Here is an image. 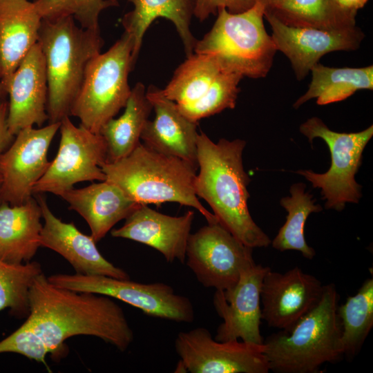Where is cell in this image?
Masks as SVG:
<instances>
[{"label":"cell","instance_id":"6da1fadb","mask_svg":"<svg viewBox=\"0 0 373 373\" xmlns=\"http://www.w3.org/2000/svg\"><path fill=\"white\" fill-rule=\"evenodd\" d=\"M26 321L56 361L67 355L64 342L74 336L99 338L121 352L126 350L134 338L122 308L113 298L58 287L44 273L30 287Z\"/></svg>","mask_w":373,"mask_h":373},{"label":"cell","instance_id":"7a4b0ae2","mask_svg":"<svg viewBox=\"0 0 373 373\" xmlns=\"http://www.w3.org/2000/svg\"><path fill=\"white\" fill-rule=\"evenodd\" d=\"M245 145L240 139L213 142L204 133H198L200 171L194 180L195 193L209 204L218 222L243 244L252 249L267 247L271 241L254 221L247 205L251 180L242 162Z\"/></svg>","mask_w":373,"mask_h":373},{"label":"cell","instance_id":"3957f363","mask_svg":"<svg viewBox=\"0 0 373 373\" xmlns=\"http://www.w3.org/2000/svg\"><path fill=\"white\" fill-rule=\"evenodd\" d=\"M101 168L106 181L140 204L177 202L198 210L208 223H216L195 193L196 169L178 157L155 151L140 143L129 155Z\"/></svg>","mask_w":373,"mask_h":373},{"label":"cell","instance_id":"277c9868","mask_svg":"<svg viewBox=\"0 0 373 373\" xmlns=\"http://www.w3.org/2000/svg\"><path fill=\"white\" fill-rule=\"evenodd\" d=\"M38 44L44 54L47 82L48 124L70 116L86 67L101 52L100 29H86L70 17L43 19Z\"/></svg>","mask_w":373,"mask_h":373},{"label":"cell","instance_id":"5b68a950","mask_svg":"<svg viewBox=\"0 0 373 373\" xmlns=\"http://www.w3.org/2000/svg\"><path fill=\"white\" fill-rule=\"evenodd\" d=\"M339 296L334 284L324 285L321 299L289 330L263 342L269 369L278 373H314L343 355L338 316Z\"/></svg>","mask_w":373,"mask_h":373},{"label":"cell","instance_id":"8992f818","mask_svg":"<svg viewBox=\"0 0 373 373\" xmlns=\"http://www.w3.org/2000/svg\"><path fill=\"white\" fill-rule=\"evenodd\" d=\"M265 9L258 1L239 13L220 8L211 29L197 40L193 52L215 55L224 71L265 77L277 50L265 28Z\"/></svg>","mask_w":373,"mask_h":373},{"label":"cell","instance_id":"52a82bcc","mask_svg":"<svg viewBox=\"0 0 373 373\" xmlns=\"http://www.w3.org/2000/svg\"><path fill=\"white\" fill-rule=\"evenodd\" d=\"M134 43L126 32L105 52L93 57L86 67L70 116L95 133L124 108L131 92L128 75L135 62Z\"/></svg>","mask_w":373,"mask_h":373},{"label":"cell","instance_id":"ba28073f","mask_svg":"<svg viewBox=\"0 0 373 373\" xmlns=\"http://www.w3.org/2000/svg\"><path fill=\"white\" fill-rule=\"evenodd\" d=\"M299 130L310 143L316 137L326 143L331 165L323 173L311 170L296 173L305 178L314 188L321 189L327 209L342 211L347 202L358 203L361 186L356 182L355 175L361 164L363 152L373 135V126L360 132L338 133L330 130L321 119L313 117L303 123Z\"/></svg>","mask_w":373,"mask_h":373},{"label":"cell","instance_id":"9c48e42d","mask_svg":"<svg viewBox=\"0 0 373 373\" xmlns=\"http://www.w3.org/2000/svg\"><path fill=\"white\" fill-rule=\"evenodd\" d=\"M60 287L106 295L131 305L148 316L179 323H192L194 307L186 296L163 283H141L101 275L57 274L48 277Z\"/></svg>","mask_w":373,"mask_h":373},{"label":"cell","instance_id":"30bf717a","mask_svg":"<svg viewBox=\"0 0 373 373\" xmlns=\"http://www.w3.org/2000/svg\"><path fill=\"white\" fill-rule=\"evenodd\" d=\"M60 142L57 153L44 175L36 182L32 193H51L60 195L85 181H104L101 166L106 162L107 146L99 133L75 126L69 117L60 122Z\"/></svg>","mask_w":373,"mask_h":373},{"label":"cell","instance_id":"8fae6325","mask_svg":"<svg viewBox=\"0 0 373 373\" xmlns=\"http://www.w3.org/2000/svg\"><path fill=\"white\" fill-rule=\"evenodd\" d=\"M252 249L219 222L208 223L189 235L185 262L204 287L224 290L255 263Z\"/></svg>","mask_w":373,"mask_h":373},{"label":"cell","instance_id":"7c38bea8","mask_svg":"<svg viewBox=\"0 0 373 373\" xmlns=\"http://www.w3.org/2000/svg\"><path fill=\"white\" fill-rule=\"evenodd\" d=\"M175 349L191 373H267L269 371L263 344L238 340L218 341L204 327L178 333Z\"/></svg>","mask_w":373,"mask_h":373},{"label":"cell","instance_id":"4fadbf2b","mask_svg":"<svg viewBox=\"0 0 373 373\" xmlns=\"http://www.w3.org/2000/svg\"><path fill=\"white\" fill-rule=\"evenodd\" d=\"M60 122L21 130L0 154V204H21L32 198V188L50 162L48 151Z\"/></svg>","mask_w":373,"mask_h":373},{"label":"cell","instance_id":"5bb4252c","mask_svg":"<svg viewBox=\"0 0 373 373\" xmlns=\"http://www.w3.org/2000/svg\"><path fill=\"white\" fill-rule=\"evenodd\" d=\"M269 269L254 263L242 271L233 287L216 290L213 306L223 320L217 329L216 341L241 339L247 343L263 344L260 329V293L264 276Z\"/></svg>","mask_w":373,"mask_h":373},{"label":"cell","instance_id":"9a60e30c","mask_svg":"<svg viewBox=\"0 0 373 373\" xmlns=\"http://www.w3.org/2000/svg\"><path fill=\"white\" fill-rule=\"evenodd\" d=\"M264 17L271 28V36L276 50L289 59L298 81L305 78L325 55L334 51L355 50L365 37L356 26L327 30L287 26L265 10Z\"/></svg>","mask_w":373,"mask_h":373},{"label":"cell","instance_id":"2e32d148","mask_svg":"<svg viewBox=\"0 0 373 373\" xmlns=\"http://www.w3.org/2000/svg\"><path fill=\"white\" fill-rule=\"evenodd\" d=\"M323 287L318 278L298 267L283 274L269 268L261 288L262 319L269 327L289 330L318 303Z\"/></svg>","mask_w":373,"mask_h":373},{"label":"cell","instance_id":"e0dca14e","mask_svg":"<svg viewBox=\"0 0 373 373\" xmlns=\"http://www.w3.org/2000/svg\"><path fill=\"white\" fill-rule=\"evenodd\" d=\"M37 200L44 220L41 232V247L61 255L70 264L76 274L130 279L124 269L115 266L102 255L91 236L81 232L73 222H64L56 217L41 193L37 194Z\"/></svg>","mask_w":373,"mask_h":373},{"label":"cell","instance_id":"ac0fdd59","mask_svg":"<svg viewBox=\"0 0 373 373\" xmlns=\"http://www.w3.org/2000/svg\"><path fill=\"white\" fill-rule=\"evenodd\" d=\"M8 95L7 127L14 137L25 128L41 126L48 120L46 63L38 43L15 71Z\"/></svg>","mask_w":373,"mask_h":373},{"label":"cell","instance_id":"d6986e66","mask_svg":"<svg viewBox=\"0 0 373 373\" xmlns=\"http://www.w3.org/2000/svg\"><path fill=\"white\" fill-rule=\"evenodd\" d=\"M193 219L191 210L181 216H171L142 204L120 228L111 230V233L113 237L129 239L156 249L168 262L178 260L184 264Z\"/></svg>","mask_w":373,"mask_h":373},{"label":"cell","instance_id":"ffe728a7","mask_svg":"<svg viewBox=\"0 0 373 373\" xmlns=\"http://www.w3.org/2000/svg\"><path fill=\"white\" fill-rule=\"evenodd\" d=\"M146 94L155 117L144 125L140 137L144 144L158 153L182 159L197 169V122L186 117L175 102L161 93L160 88L151 86Z\"/></svg>","mask_w":373,"mask_h":373},{"label":"cell","instance_id":"44dd1931","mask_svg":"<svg viewBox=\"0 0 373 373\" xmlns=\"http://www.w3.org/2000/svg\"><path fill=\"white\" fill-rule=\"evenodd\" d=\"M41 21L33 1L0 0V85L5 97L15 71L38 41Z\"/></svg>","mask_w":373,"mask_h":373},{"label":"cell","instance_id":"7402d4cb","mask_svg":"<svg viewBox=\"0 0 373 373\" xmlns=\"http://www.w3.org/2000/svg\"><path fill=\"white\" fill-rule=\"evenodd\" d=\"M59 196L68 203L69 209L75 211L86 220L96 242L142 205L106 180L84 188L73 187Z\"/></svg>","mask_w":373,"mask_h":373},{"label":"cell","instance_id":"603a6c76","mask_svg":"<svg viewBox=\"0 0 373 373\" xmlns=\"http://www.w3.org/2000/svg\"><path fill=\"white\" fill-rule=\"evenodd\" d=\"M41 210L32 197L19 205L0 204V259L9 263L30 262L41 247Z\"/></svg>","mask_w":373,"mask_h":373},{"label":"cell","instance_id":"cb8c5ba5","mask_svg":"<svg viewBox=\"0 0 373 373\" xmlns=\"http://www.w3.org/2000/svg\"><path fill=\"white\" fill-rule=\"evenodd\" d=\"M119 1L121 0H118ZM133 8L126 13L121 23L133 39V57L136 62L144 35L153 21L159 17L171 21L184 45L186 57L193 53L197 39L191 32L190 25L196 0H124Z\"/></svg>","mask_w":373,"mask_h":373},{"label":"cell","instance_id":"d4e9b609","mask_svg":"<svg viewBox=\"0 0 373 373\" xmlns=\"http://www.w3.org/2000/svg\"><path fill=\"white\" fill-rule=\"evenodd\" d=\"M144 85L137 83L132 88L123 114L108 121L99 134L107 146L106 162H113L129 155L141 142L140 137L153 109Z\"/></svg>","mask_w":373,"mask_h":373},{"label":"cell","instance_id":"484cf974","mask_svg":"<svg viewBox=\"0 0 373 373\" xmlns=\"http://www.w3.org/2000/svg\"><path fill=\"white\" fill-rule=\"evenodd\" d=\"M312 80L306 93L294 102L298 108L312 99L318 105L343 101L358 90H373V66L334 68L319 62L311 69Z\"/></svg>","mask_w":373,"mask_h":373},{"label":"cell","instance_id":"4316f807","mask_svg":"<svg viewBox=\"0 0 373 373\" xmlns=\"http://www.w3.org/2000/svg\"><path fill=\"white\" fill-rule=\"evenodd\" d=\"M265 10L289 26L327 30L356 26V12L345 10L336 0H279Z\"/></svg>","mask_w":373,"mask_h":373},{"label":"cell","instance_id":"83f0119b","mask_svg":"<svg viewBox=\"0 0 373 373\" xmlns=\"http://www.w3.org/2000/svg\"><path fill=\"white\" fill-rule=\"evenodd\" d=\"M221 71L222 66L215 55L193 52L177 68L160 92L177 104L191 103L205 93Z\"/></svg>","mask_w":373,"mask_h":373},{"label":"cell","instance_id":"f1b7e54d","mask_svg":"<svg viewBox=\"0 0 373 373\" xmlns=\"http://www.w3.org/2000/svg\"><path fill=\"white\" fill-rule=\"evenodd\" d=\"M305 189V184H294L290 188L291 196L280 200V205L285 209L287 215L285 224L271 243L277 250H296L305 258L312 260L316 251L305 240V226L310 213L321 211L322 207L314 204L316 200Z\"/></svg>","mask_w":373,"mask_h":373},{"label":"cell","instance_id":"f546056e","mask_svg":"<svg viewBox=\"0 0 373 373\" xmlns=\"http://www.w3.org/2000/svg\"><path fill=\"white\" fill-rule=\"evenodd\" d=\"M337 313L343 355L352 357L358 353L373 327L372 274L354 295L338 305Z\"/></svg>","mask_w":373,"mask_h":373},{"label":"cell","instance_id":"4dcf8cb0","mask_svg":"<svg viewBox=\"0 0 373 373\" xmlns=\"http://www.w3.org/2000/svg\"><path fill=\"white\" fill-rule=\"evenodd\" d=\"M42 273L36 261L12 264L0 259V312L8 308L12 316L27 318L30 287Z\"/></svg>","mask_w":373,"mask_h":373},{"label":"cell","instance_id":"1f68e13d","mask_svg":"<svg viewBox=\"0 0 373 373\" xmlns=\"http://www.w3.org/2000/svg\"><path fill=\"white\" fill-rule=\"evenodd\" d=\"M244 77L237 73L221 71L205 93L187 104H177L180 111L189 119L197 122L204 117L235 108L240 80Z\"/></svg>","mask_w":373,"mask_h":373},{"label":"cell","instance_id":"d6a6232c","mask_svg":"<svg viewBox=\"0 0 373 373\" xmlns=\"http://www.w3.org/2000/svg\"><path fill=\"white\" fill-rule=\"evenodd\" d=\"M33 3L43 19L72 17L86 29H98L100 14L119 6L118 0H34Z\"/></svg>","mask_w":373,"mask_h":373},{"label":"cell","instance_id":"836d02e7","mask_svg":"<svg viewBox=\"0 0 373 373\" xmlns=\"http://www.w3.org/2000/svg\"><path fill=\"white\" fill-rule=\"evenodd\" d=\"M6 352L21 354L29 359L44 363L49 370L46 361L48 351L27 321L0 341V354Z\"/></svg>","mask_w":373,"mask_h":373},{"label":"cell","instance_id":"e575fe53","mask_svg":"<svg viewBox=\"0 0 373 373\" xmlns=\"http://www.w3.org/2000/svg\"><path fill=\"white\" fill-rule=\"evenodd\" d=\"M256 1V0H196L194 17L203 21L210 15H216L222 8L231 13H239L252 7Z\"/></svg>","mask_w":373,"mask_h":373},{"label":"cell","instance_id":"d590c367","mask_svg":"<svg viewBox=\"0 0 373 373\" xmlns=\"http://www.w3.org/2000/svg\"><path fill=\"white\" fill-rule=\"evenodd\" d=\"M8 108V102L6 100L0 102V154L10 145L15 137L9 133L7 127ZM1 181L0 175V185Z\"/></svg>","mask_w":373,"mask_h":373},{"label":"cell","instance_id":"8d00e7d4","mask_svg":"<svg viewBox=\"0 0 373 373\" xmlns=\"http://www.w3.org/2000/svg\"><path fill=\"white\" fill-rule=\"evenodd\" d=\"M339 5L345 10L356 12L363 8L368 0H336Z\"/></svg>","mask_w":373,"mask_h":373},{"label":"cell","instance_id":"74e56055","mask_svg":"<svg viewBox=\"0 0 373 373\" xmlns=\"http://www.w3.org/2000/svg\"><path fill=\"white\" fill-rule=\"evenodd\" d=\"M174 372L178 373H184L187 372L188 371L184 363L181 360H180Z\"/></svg>","mask_w":373,"mask_h":373},{"label":"cell","instance_id":"f35d334b","mask_svg":"<svg viewBox=\"0 0 373 373\" xmlns=\"http://www.w3.org/2000/svg\"><path fill=\"white\" fill-rule=\"evenodd\" d=\"M279 0H256V1L261 3L265 7V8L271 6L272 4L276 3Z\"/></svg>","mask_w":373,"mask_h":373},{"label":"cell","instance_id":"ab89813d","mask_svg":"<svg viewBox=\"0 0 373 373\" xmlns=\"http://www.w3.org/2000/svg\"><path fill=\"white\" fill-rule=\"evenodd\" d=\"M4 97H5V96L3 95V93L2 92L1 87V85H0V102L4 100Z\"/></svg>","mask_w":373,"mask_h":373}]
</instances>
